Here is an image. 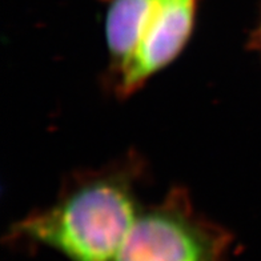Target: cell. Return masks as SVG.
<instances>
[{
	"label": "cell",
	"instance_id": "cell-1",
	"mask_svg": "<svg viewBox=\"0 0 261 261\" xmlns=\"http://www.w3.org/2000/svg\"><path fill=\"white\" fill-rule=\"evenodd\" d=\"M140 210L128 180L103 175L23 219L14 232L71 261H114Z\"/></svg>",
	"mask_w": 261,
	"mask_h": 261
},
{
	"label": "cell",
	"instance_id": "cell-2",
	"mask_svg": "<svg viewBox=\"0 0 261 261\" xmlns=\"http://www.w3.org/2000/svg\"><path fill=\"white\" fill-rule=\"evenodd\" d=\"M199 0H112L106 41L120 96L143 87L181 54Z\"/></svg>",
	"mask_w": 261,
	"mask_h": 261
},
{
	"label": "cell",
	"instance_id": "cell-3",
	"mask_svg": "<svg viewBox=\"0 0 261 261\" xmlns=\"http://www.w3.org/2000/svg\"><path fill=\"white\" fill-rule=\"evenodd\" d=\"M228 243L223 228L196 215L176 193L139 211L114 261H219Z\"/></svg>",
	"mask_w": 261,
	"mask_h": 261
},
{
	"label": "cell",
	"instance_id": "cell-4",
	"mask_svg": "<svg viewBox=\"0 0 261 261\" xmlns=\"http://www.w3.org/2000/svg\"><path fill=\"white\" fill-rule=\"evenodd\" d=\"M256 44H257V48L261 52V23L257 28V34H256Z\"/></svg>",
	"mask_w": 261,
	"mask_h": 261
}]
</instances>
